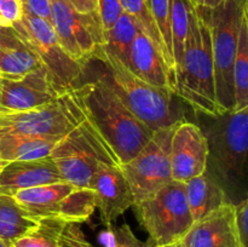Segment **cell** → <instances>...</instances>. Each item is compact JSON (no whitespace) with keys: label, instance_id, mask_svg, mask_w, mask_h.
Here are the masks:
<instances>
[{"label":"cell","instance_id":"cell-1","mask_svg":"<svg viewBox=\"0 0 248 247\" xmlns=\"http://www.w3.org/2000/svg\"><path fill=\"white\" fill-rule=\"evenodd\" d=\"M85 111L120 164L130 161L149 142L154 131L136 118L101 80L80 82L75 87Z\"/></svg>","mask_w":248,"mask_h":247},{"label":"cell","instance_id":"cell-2","mask_svg":"<svg viewBox=\"0 0 248 247\" xmlns=\"http://www.w3.org/2000/svg\"><path fill=\"white\" fill-rule=\"evenodd\" d=\"M174 94L195 113L210 118L220 116L216 97L210 28L195 5L190 12L183 58L174 72Z\"/></svg>","mask_w":248,"mask_h":247},{"label":"cell","instance_id":"cell-3","mask_svg":"<svg viewBox=\"0 0 248 247\" xmlns=\"http://www.w3.org/2000/svg\"><path fill=\"white\" fill-rule=\"evenodd\" d=\"M93 60L99 64L93 77L106 84L150 130L169 127L179 120L172 109V92L143 81L124 63L104 51Z\"/></svg>","mask_w":248,"mask_h":247},{"label":"cell","instance_id":"cell-4","mask_svg":"<svg viewBox=\"0 0 248 247\" xmlns=\"http://www.w3.org/2000/svg\"><path fill=\"white\" fill-rule=\"evenodd\" d=\"M207 22L211 33L216 97L219 114L234 111L232 67L239 41L242 17L247 12V0H224L215 9L195 6Z\"/></svg>","mask_w":248,"mask_h":247},{"label":"cell","instance_id":"cell-5","mask_svg":"<svg viewBox=\"0 0 248 247\" xmlns=\"http://www.w3.org/2000/svg\"><path fill=\"white\" fill-rule=\"evenodd\" d=\"M50 157L62 178L75 188H90L92 177L101 162L121 166L115 153L86 111L80 123L56 143Z\"/></svg>","mask_w":248,"mask_h":247},{"label":"cell","instance_id":"cell-6","mask_svg":"<svg viewBox=\"0 0 248 247\" xmlns=\"http://www.w3.org/2000/svg\"><path fill=\"white\" fill-rule=\"evenodd\" d=\"M132 207L140 224L149 235L148 247L181 241L194 223L184 183L181 182L171 181Z\"/></svg>","mask_w":248,"mask_h":247},{"label":"cell","instance_id":"cell-7","mask_svg":"<svg viewBox=\"0 0 248 247\" xmlns=\"http://www.w3.org/2000/svg\"><path fill=\"white\" fill-rule=\"evenodd\" d=\"M84 115V107L72 89L56 101L38 108L0 111V135L63 137Z\"/></svg>","mask_w":248,"mask_h":247},{"label":"cell","instance_id":"cell-8","mask_svg":"<svg viewBox=\"0 0 248 247\" xmlns=\"http://www.w3.org/2000/svg\"><path fill=\"white\" fill-rule=\"evenodd\" d=\"M207 135L208 162L227 184L239 185L245 177L248 148V107L218 116Z\"/></svg>","mask_w":248,"mask_h":247},{"label":"cell","instance_id":"cell-9","mask_svg":"<svg viewBox=\"0 0 248 247\" xmlns=\"http://www.w3.org/2000/svg\"><path fill=\"white\" fill-rule=\"evenodd\" d=\"M12 28L24 45L38 56L60 86L72 90L80 84L82 67L63 50L50 21L24 12L21 21Z\"/></svg>","mask_w":248,"mask_h":247},{"label":"cell","instance_id":"cell-10","mask_svg":"<svg viewBox=\"0 0 248 247\" xmlns=\"http://www.w3.org/2000/svg\"><path fill=\"white\" fill-rule=\"evenodd\" d=\"M50 22L63 50L82 68L102 51L104 29L97 12L80 14L63 0H52Z\"/></svg>","mask_w":248,"mask_h":247},{"label":"cell","instance_id":"cell-11","mask_svg":"<svg viewBox=\"0 0 248 247\" xmlns=\"http://www.w3.org/2000/svg\"><path fill=\"white\" fill-rule=\"evenodd\" d=\"M177 121L169 127L154 131L140 152L120 166L132 189L135 202L148 198L172 181L170 144Z\"/></svg>","mask_w":248,"mask_h":247},{"label":"cell","instance_id":"cell-12","mask_svg":"<svg viewBox=\"0 0 248 247\" xmlns=\"http://www.w3.org/2000/svg\"><path fill=\"white\" fill-rule=\"evenodd\" d=\"M68 89L60 86L45 65L27 73L19 79L0 77L2 110H28L60 98Z\"/></svg>","mask_w":248,"mask_h":247},{"label":"cell","instance_id":"cell-13","mask_svg":"<svg viewBox=\"0 0 248 247\" xmlns=\"http://www.w3.org/2000/svg\"><path fill=\"white\" fill-rule=\"evenodd\" d=\"M172 181L186 183L207 170L208 145L198 125L179 119L170 144Z\"/></svg>","mask_w":248,"mask_h":247},{"label":"cell","instance_id":"cell-14","mask_svg":"<svg viewBox=\"0 0 248 247\" xmlns=\"http://www.w3.org/2000/svg\"><path fill=\"white\" fill-rule=\"evenodd\" d=\"M90 188L106 227L115 224L118 218L135 203V195L120 165L98 164Z\"/></svg>","mask_w":248,"mask_h":247},{"label":"cell","instance_id":"cell-15","mask_svg":"<svg viewBox=\"0 0 248 247\" xmlns=\"http://www.w3.org/2000/svg\"><path fill=\"white\" fill-rule=\"evenodd\" d=\"M181 244L183 247H237L234 203L227 202L194 222Z\"/></svg>","mask_w":248,"mask_h":247},{"label":"cell","instance_id":"cell-16","mask_svg":"<svg viewBox=\"0 0 248 247\" xmlns=\"http://www.w3.org/2000/svg\"><path fill=\"white\" fill-rule=\"evenodd\" d=\"M65 182L50 156L29 161L6 162L0 170V194L14 196L17 191L43 184Z\"/></svg>","mask_w":248,"mask_h":247},{"label":"cell","instance_id":"cell-17","mask_svg":"<svg viewBox=\"0 0 248 247\" xmlns=\"http://www.w3.org/2000/svg\"><path fill=\"white\" fill-rule=\"evenodd\" d=\"M127 68L143 81L174 94V80L169 65L152 40L140 29L131 46Z\"/></svg>","mask_w":248,"mask_h":247},{"label":"cell","instance_id":"cell-18","mask_svg":"<svg viewBox=\"0 0 248 247\" xmlns=\"http://www.w3.org/2000/svg\"><path fill=\"white\" fill-rule=\"evenodd\" d=\"M74 188L68 182H58L17 191L12 198L27 215L38 220L44 217H57L60 202Z\"/></svg>","mask_w":248,"mask_h":247},{"label":"cell","instance_id":"cell-19","mask_svg":"<svg viewBox=\"0 0 248 247\" xmlns=\"http://www.w3.org/2000/svg\"><path fill=\"white\" fill-rule=\"evenodd\" d=\"M186 201L194 222L206 217L227 202V195L222 184L207 170L200 176L184 183Z\"/></svg>","mask_w":248,"mask_h":247},{"label":"cell","instance_id":"cell-20","mask_svg":"<svg viewBox=\"0 0 248 247\" xmlns=\"http://www.w3.org/2000/svg\"><path fill=\"white\" fill-rule=\"evenodd\" d=\"M62 137L0 135V160L5 162L29 161L50 156Z\"/></svg>","mask_w":248,"mask_h":247},{"label":"cell","instance_id":"cell-21","mask_svg":"<svg viewBox=\"0 0 248 247\" xmlns=\"http://www.w3.org/2000/svg\"><path fill=\"white\" fill-rule=\"evenodd\" d=\"M140 27L135 19L123 12L118 21L108 31H104V43L102 51L109 53L127 67L130 50Z\"/></svg>","mask_w":248,"mask_h":247},{"label":"cell","instance_id":"cell-22","mask_svg":"<svg viewBox=\"0 0 248 247\" xmlns=\"http://www.w3.org/2000/svg\"><path fill=\"white\" fill-rule=\"evenodd\" d=\"M234 110L248 107V14L245 12L239 31L237 50L232 67Z\"/></svg>","mask_w":248,"mask_h":247},{"label":"cell","instance_id":"cell-23","mask_svg":"<svg viewBox=\"0 0 248 247\" xmlns=\"http://www.w3.org/2000/svg\"><path fill=\"white\" fill-rule=\"evenodd\" d=\"M120 4L123 6L124 12L130 15L135 19L140 31L152 40V43L154 44L157 51L161 53L165 62H166L170 70H171L172 77H173L174 80V61L169 53V51L166 50V47H165V44L162 41L161 35H160L159 29H157V26L155 23V19L153 17L147 0H120Z\"/></svg>","mask_w":248,"mask_h":247},{"label":"cell","instance_id":"cell-24","mask_svg":"<svg viewBox=\"0 0 248 247\" xmlns=\"http://www.w3.org/2000/svg\"><path fill=\"white\" fill-rule=\"evenodd\" d=\"M38 220L27 215L12 196L0 194V239L12 244L26 234Z\"/></svg>","mask_w":248,"mask_h":247},{"label":"cell","instance_id":"cell-25","mask_svg":"<svg viewBox=\"0 0 248 247\" xmlns=\"http://www.w3.org/2000/svg\"><path fill=\"white\" fill-rule=\"evenodd\" d=\"M96 199L91 188H74L62 199L57 211V217L65 223H81L96 211Z\"/></svg>","mask_w":248,"mask_h":247},{"label":"cell","instance_id":"cell-26","mask_svg":"<svg viewBox=\"0 0 248 247\" xmlns=\"http://www.w3.org/2000/svg\"><path fill=\"white\" fill-rule=\"evenodd\" d=\"M65 222L60 217H44L26 234L12 242L15 247H60V237Z\"/></svg>","mask_w":248,"mask_h":247},{"label":"cell","instance_id":"cell-27","mask_svg":"<svg viewBox=\"0 0 248 247\" xmlns=\"http://www.w3.org/2000/svg\"><path fill=\"white\" fill-rule=\"evenodd\" d=\"M170 2H171L170 23H171L172 55H173L174 72H176L183 58L186 35L189 31L190 12L194 4L190 0H170Z\"/></svg>","mask_w":248,"mask_h":247},{"label":"cell","instance_id":"cell-28","mask_svg":"<svg viewBox=\"0 0 248 247\" xmlns=\"http://www.w3.org/2000/svg\"><path fill=\"white\" fill-rule=\"evenodd\" d=\"M43 65L38 56L26 45L22 47H0V77L19 79Z\"/></svg>","mask_w":248,"mask_h":247},{"label":"cell","instance_id":"cell-29","mask_svg":"<svg viewBox=\"0 0 248 247\" xmlns=\"http://www.w3.org/2000/svg\"><path fill=\"white\" fill-rule=\"evenodd\" d=\"M98 242L102 247H148L137 239L127 224L106 227V230L99 232Z\"/></svg>","mask_w":248,"mask_h":247},{"label":"cell","instance_id":"cell-30","mask_svg":"<svg viewBox=\"0 0 248 247\" xmlns=\"http://www.w3.org/2000/svg\"><path fill=\"white\" fill-rule=\"evenodd\" d=\"M153 17L155 19L159 33L161 35L165 47L172 55V41H171V23H170V14H171V2L170 0H147Z\"/></svg>","mask_w":248,"mask_h":247},{"label":"cell","instance_id":"cell-31","mask_svg":"<svg viewBox=\"0 0 248 247\" xmlns=\"http://www.w3.org/2000/svg\"><path fill=\"white\" fill-rule=\"evenodd\" d=\"M96 12L102 27L104 31H108L124 12L120 0H96Z\"/></svg>","mask_w":248,"mask_h":247},{"label":"cell","instance_id":"cell-32","mask_svg":"<svg viewBox=\"0 0 248 247\" xmlns=\"http://www.w3.org/2000/svg\"><path fill=\"white\" fill-rule=\"evenodd\" d=\"M23 15V0H0V27H12Z\"/></svg>","mask_w":248,"mask_h":247},{"label":"cell","instance_id":"cell-33","mask_svg":"<svg viewBox=\"0 0 248 247\" xmlns=\"http://www.w3.org/2000/svg\"><path fill=\"white\" fill-rule=\"evenodd\" d=\"M60 247H93L78 223H65L60 237Z\"/></svg>","mask_w":248,"mask_h":247},{"label":"cell","instance_id":"cell-34","mask_svg":"<svg viewBox=\"0 0 248 247\" xmlns=\"http://www.w3.org/2000/svg\"><path fill=\"white\" fill-rule=\"evenodd\" d=\"M235 232L237 247H247L248 240V200L242 199L235 205Z\"/></svg>","mask_w":248,"mask_h":247},{"label":"cell","instance_id":"cell-35","mask_svg":"<svg viewBox=\"0 0 248 247\" xmlns=\"http://www.w3.org/2000/svg\"><path fill=\"white\" fill-rule=\"evenodd\" d=\"M24 12L39 18L51 21L52 0H23Z\"/></svg>","mask_w":248,"mask_h":247},{"label":"cell","instance_id":"cell-36","mask_svg":"<svg viewBox=\"0 0 248 247\" xmlns=\"http://www.w3.org/2000/svg\"><path fill=\"white\" fill-rule=\"evenodd\" d=\"M75 11L80 14H92L96 12V0H63Z\"/></svg>","mask_w":248,"mask_h":247},{"label":"cell","instance_id":"cell-37","mask_svg":"<svg viewBox=\"0 0 248 247\" xmlns=\"http://www.w3.org/2000/svg\"><path fill=\"white\" fill-rule=\"evenodd\" d=\"M224 0H196L195 6L205 7V9H215L218 5L222 4Z\"/></svg>","mask_w":248,"mask_h":247},{"label":"cell","instance_id":"cell-38","mask_svg":"<svg viewBox=\"0 0 248 247\" xmlns=\"http://www.w3.org/2000/svg\"><path fill=\"white\" fill-rule=\"evenodd\" d=\"M155 247H183V246H182L181 241H178V242H173V244L164 245V246H155Z\"/></svg>","mask_w":248,"mask_h":247},{"label":"cell","instance_id":"cell-39","mask_svg":"<svg viewBox=\"0 0 248 247\" xmlns=\"http://www.w3.org/2000/svg\"><path fill=\"white\" fill-rule=\"evenodd\" d=\"M10 244H7V242H5L4 240L0 239V247H9Z\"/></svg>","mask_w":248,"mask_h":247},{"label":"cell","instance_id":"cell-40","mask_svg":"<svg viewBox=\"0 0 248 247\" xmlns=\"http://www.w3.org/2000/svg\"><path fill=\"white\" fill-rule=\"evenodd\" d=\"M5 164H6V162L2 161V160H0V170H1L2 167H4V165H5Z\"/></svg>","mask_w":248,"mask_h":247},{"label":"cell","instance_id":"cell-41","mask_svg":"<svg viewBox=\"0 0 248 247\" xmlns=\"http://www.w3.org/2000/svg\"><path fill=\"white\" fill-rule=\"evenodd\" d=\"M0 111H2V108H1V92H0Z\"/></svg>","mask_w":248,"mask_h":247},{"label":"cell","instance_id":"cell-42","mask_svg":"<svg viewBox=\"0 0 248 247\" xmlns=\"http://www.w3.org/2000/svg\"><path fill=\"white\" fill-rule=\"evenodd\" d=\"M190 1H191V2H193V4H194V5H196V0H190Z\"/></svg>","mask_w":248,"mask_h":247},{"label":"cell","instance_id":"cell-43","mask_svg":"<svg viewBox=\"0 0 248 247\" xmlns=\"http://www.w3.org/2000/svg\"><path fill=\"white\" fill-rule=\"evenodd\" d=\"M9 247H15V246H12V245L11 244H10V246Z\"/></svg>","mask_w":248,"mask_h":247}]
</instances>
